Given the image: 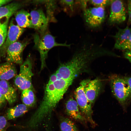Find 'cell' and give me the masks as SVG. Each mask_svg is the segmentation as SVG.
<instances>
[{
	"label": "cell",
	"mask_w": 131,
	"mask_h": 131,
	"mask_svg": "<svg viewBox=\"0 0 131 131\" xmlns=\"http://www.w3.org/2000/svg\"><path fill=\"white\" fill-rule=\"evenodd\" d=\"M73 81L60 79L53 83H47L43 99L28 123L29 129L36 128L50 116Z\"/></svg>",
	"instance_id": "obj_1"
},
{
	"label": "cell",
	"mask_w": 131,
	"mask_h": 131,
	"mask_svg": "<svg viewBox=\"0 0 131 131\" xmlns=\"http://www.w3.org/2000/svg\"><path fill=\"white\" fill-rule=\"evenodd\" d=\"M112 52L93 44L82 46L69 61L61 64L56 71L61 79L74 80L84 72L92 60L99 56L111 55Z\"/></svg>",
	"instance_id": "obj_2"
},
{
	"label": "cell",
	"mask_w": 131,
	"mask_h": 131,
	"mask_svg": "<svg viewBox=\"0 0 131 131\" xmlns=\"http://www.w3.org/2000/svg\"><path fill=\"white\" fill-rule=\"evenodd\" d=\"M34 47L39 52L41 61V71L46 66V60L49 51L53 47L58 46L70 47V44L57 42L55 37L47 31L42 34L37 33L33 35Z\"/></svg>",
	"instance_id": "obj_3"
},
{
	"label": "cell",
	"mask_w": 131,
	"mask_h": 131,
	"mask_svg": "<svg viewBox=\"0 0 131 131\" xmlns=\"http://www.w3.org/2000/svg\"><path fill=\"white\" fill-rule=\"evenodd\" d=\"M110 83L113 95L120 104L124 106L131 98V92L124 77L113 75L110 77Z\"/></svg>",
	"instance_id": "obj_4"
},
{
	"label": "cell",
	"mask_w": 131,
	"mask_h": 131,
	"mask_svg": "<svg viewBox=\"0 0 131 131\" xmlns=\"http://www.w3.org/2000/svg\"><path fill=\"white\" fill-rule=\"evenodd\" d=\"M90 80L86 79L80 82L74 92L75 100L80 111L84 117L93 126L96 124L92 119V104L88 101L84 91V88Z\"/></svg>",
	"instance_id": "obj_5"
},
{
	"label": "cell",
	"mask_w": 131,
	"mask_h": 131,
	"mask_svg": "<svg viewBox=\"0 0 131 131\" xmlns=\"http://www.w3.org/2000/svg\"><path fill=\"white\" fill-rule=\"evenodd\" d=\"M33 75L31 60L27 58L20 66L19 73L15 77L14 83L21 90L27 89L33 90L32 78Z\"/></svg>",
	"instance_id": "obj_6"
},
{
	"label": "cell",
	"mask_w": 131,
	"mask_h": 131,
	"mask_svg": "<svg viewBox=\"0 0 131 131\" xmlns=\"http://www.w3.org/2000/svg\"><path fill=\"white\" fill-rule=\"evenodd\" d=\"M83 17L85 23L89 27L94 28L99 27L106 18L105 8L94 7L84 10Z\"/></svg>",
	"instance_id": "obj_7"
},
{
	"label": "cell",
	"mask_w": 131,
	"mask_h": 131,
	"mask_svg": "<svg viewBox=\"0 0 131 131\" xmlns=\"http://www.w3.org/2000/svg\"><path fill=\"white\" fill-rule=\"evenodd\" d=\"M110 5L108 22L110 25L119 24L124 22L126 18V11L123 1L113 0Z\"/></svg>",
	"instance_id": "obj_8"
},
{
	"label": "cell",
	"mask_w": 131,
	"mask_h": 131,
	"mask_svg": "<svg viewBox=\"0 0 131 131\" xmlns=\"http://www.w3.org/2000/svg\"><path fill=\"white\" fill-rule=\"evenodd\" d=\"M29 43V41L22 42L16 41L9 45L6 51L7 62L22 64L23 63V50Z\"/></svg>",
	"instance_id": "obj_9"
},
{
	"label": "cell",
	"mask_w": 131,
	"mask_h": 131,
	"mask_svg": "<svg viewBox=\"0 0 131 131\" xmlns=\"http://www.w3.org/2000/svg\"><path fill=\"white\" fill-rule=\"evenodd\" d=\"M32 28L36 30L40 34L47 31L49 21L43 10L41 8L32 10L30 13Z\"/></svg>",
	"instance_id": "obj_10"
},
{
	"label": "cell",
	"mask_w": 131,
	"mask_h": 131,
	"mask_svg": "<svg viewBox=\"0 0 131 131\" xmlns=\"http://www.w3.org/2000/svg\"><path fill=\"white\" fill-rule=\"evenodd\" d=\"M24 31V28L16 25L13 20H11L8 27L6 40L1 47L0 52L2 51L6 52L8 47L16 41Z\"/></svg>",
	"instance_id": "obj_11"
},
{
	"label": "cell",
	"mask_w": 131,
	"mask_h": 131,
	"mask_svg": "<svg viewBox=\"0 0 131 131\" xmlns=\"http://www.w3.org/2000/svg\"><path fill=\"white\" fill-rule=\"evenodd\" d=\"M24 4L23 2H13L0 7V26L8 21L10 18Z\"/></svg>",
	"instance_id": "obj_12"
},
{
	"label": "cell",
	"mask_w": 131,
	"mask_h": 131,
	"mask_svg": "<svg viewBox=\"0 0 131 131\" xmlns=\"http://www.w3.org/2000/svg\"><path fill=\"white\" fill-rule=\"evenodd\" d=\"M101 86V81L98 79L90 80L85 85V93L88 101L92 105L94 103L98 96Z\"/></svg>",
	"instance_id": "obj_13"
},
{
	"label": "cell",
	"mask_w": 131,
	"mask_h": 131,
	"mask_svg": "<svg viewBox=\"0 0 131 131\" xmlns=\"http://www.w3.org/2000/svg\"><path fill=\"white\" fill-rule=\"evenodd\" d=\"M65 109L67 114L73 119L83 123L87 121L82 114L76 100L73 98H70L66 102Z\"/></svg>",
	"instance_id": "obj_14"
},
{
	"label": "cell",
	"mask_w": 131,
	"mask_h": 131,
	"mask_svg": "<svg viewBox=\"0 0 131 131\" xmlns=\"http://www.w3.org/2000/svg\"><path fill=\"white\" fill-rule=\"evenodd\" d=\"M0 93L10 105L12 104L17 99L15 89L7 81L0 80Z\"/></svg>",
	"instance_id": "obj_15"
},
{
	"label": "cell",
	"mask_w": 131,
	"mask_h": 131,
	"mask_svg": "<svg viewBox=\"0 0 131 131\" xmlns=\"http://www.w3.org/2000/svg\"><path fill=\"white\" fill-rule=\"evenodd\" d=\"M16 67L13 63L7 62L0 64V80L8 81L17 75Z\"/></svg>",
	"instance_id": "obj_16"
},
{
	"label": "cell",
	"mask_w": 131,
	"mask_h": 131,
	"mask_svg": "<svg viewBox=\"0 0 131 131\" xmlns=\"http://www.w3.org/2000/svg\"><path fill=\"white\" fill-rule=\"evenodd\" d=\"M14 14L15 20L19 26L23 28H32L30 13L24 9H21L17 10Z\"/></svg>",
	"instance_id": "obj_17"
},
{
	"label": "cell",
	"mask_w": 131,
	"mask_h": 131,
	"mask_svg": "<svg viewBox=\"0 0 131 131\" xmlns=\"http://www.w3.org/2000/svg\"><path fill=\"white\" fill-rule=\"evenodd\" d=\"M28 107L23 104L9 108L7 110L5 117L7 120L14 119L27 112L28 110Z\"/></svg>",
	"instance_id": "obj_18"
},
{
	"label": "cell",
	"mask_w": 131,
	"mask_h": 131,
	"mask_svg": "<svg viewBox=\"0 0 131 131\" xmlns=\"http://www.w3.org/2000/svg\"><path fill=\"white\" fill-rule=\"evenodd\" d=\"M117 29V32L113 36L115 41L114 47L123 42L131 36V28L128 26H127L124 28L118 27Z\"/></svg>",
	"instance_id": "obj_19"
},
{
	"label": "cell",
	"mask_w": 131,
	"mask_h": 131,
	"mask_svg": "<svg viewBox=\"0 0 131 131\" xmlns=\"http://www.w3.org/2000/svg\"><path fill=\"white\" fill-rule=\"evenodd\" d=\"M21 97L23 104L28 107H32L35 105L36 97L33 90L27 89L23 90Z\"/></svg>",
	"instance_id": "obj_20"
},
{
	"label": "cell",
	"mask_w": 131,
	"mask_h": 131,
	"mask_svg": "<svg viewBox=\"0 0 131 131\" xmlns=\"http://www.w3.org/2000/svg\"><path fill=\"white\" fill-rule=\"evenodd\" d=\"M60 131H79L73 121L68 118L62 117L60 120Z\"/></svg>",
	"instance_id": "obj_21"
},
{
	"label": "cell",
	"mask_w": 131,
	"mask_h": 131,
	"mask_svg": "<svg viewBox=\"0 0 131 131\" xmlns=\"http://www.w3.org/2000/svg\"><path fill=\"white\" fill-rule=\"evenodd\" d=\"M46 10V16L49 21H55L54 13L56 7V2L54 0H44Z\"/></svg>",
	"instance_id": "obj_22"
},
{
	"label": "cell",
	"mask_w": 131,
	"mask_h": 131,
	"mask_svg": "<svg viewBox=\"0 0 131 131\" xmlns=\"http://www.w3.org/2000/svg\"><path fill=\"white\" fill-rule=\"evenodd\" d=\"M8 22L0 26V54L1 47L4 43L7 36L8 27Z\"/></svg>",
	"instance_id": "obj_23"
},
{
	"label": "cell",
	"mask_w": 131,
	"mask_h": 131,
	"mask_svg": "<svg viewBox=\"0 0 131 131\" xmlns=\"http://www.w3.org/2000/svg\"><path fill=\"white\" fill-rule=\"evenodd\" d=\"M113 1L110 0H88V2L96 7H104L108 5H110Z\"/></svg>",
	"instance_id": "obj_24"
},
{
	"label": "cell",
	"mask_w": 131,
	"mask_h": 131,
	"mask_svg": "<svg viewBox=\"0 0 131 131\" xmlns=\"http://www.w3.org/2000/svg\"><path fill=\"white\" fill-rule=\"evenodd\" d=\"M114 47L123 51L131 49V36L124 42Z\"/></svg>",
	"instance_id": "obj_25"
},
{
	"label": "cell",
	"mask_w": 131,
	"mask_h": 131,
	"mask_svg": "<svg viewBox=\"0 0 131 131\" xmlns=\"http://www.w3.org/2000/svg\"><path fill=\"white\" fill-rule=\"evenodd\" d=\"M60 2L62 5L69 8L72 11H73L74 5L75 2L74 0H62L60 1Z\"/></svg>",
	"instance_id": "obj_26"
},
{
	"label": "cell",
	"mask_w": 131,
	"mask_h": 131,
	"mask_svg": "<svg viewBox=\"0 0 131 131\" xmlns=\"http://www.w3.org/2000/svg\"><path fill=\"white\" fill-rule=\"evenodd\" d=\"M7 120L5 116H0V131H3L7 126Z\"/></svg>",
	"instance_id": "obj_27"
},
{
	"label": "cell",
	"mask_w": 131,
	"mask_h": 131,
	"mask_svg": "<svg viewBox=\"0 0 131 131\" xmlns=\"http://www.w3.org/2000/svg\"><path fill=\"white\" fill-rule=\"evenodd\" d=\"M127 10L128 15V24H131V0L127 1Z\"/></svg>",
	"instance_id": "obj_28"
},
{
	"label": "cell",
	"mask_w": 131,
	"mask_h": 131,
	"mask_svg": "<svg viewBox=\"0 0 131 131\" xmlns=\"http://www.w3.org/2000/svg\"><path fill=\"white\" fill-rule=\"evenodd\" d=\"M124 57L131 63V49L123 51Z\"/></svg>",
	"instance_id": "obj_29"
},
{
	"label": "cell",
	"mask_w": 131,
	"mask_h": 131,
	"mask_svg": "<svg viewBox=\"0 0 131 131\" xmlns=\"http://www.w3.org/2000/svg\"><path fill=\"white\" fill-rule=\"evenodd\" d=\"M58 79H58L57 75L55 73L51 75L48 83H53Z\"/></svg>",
	"instance_id": "obj_30"
},
{
	"label": "cell",
	"mask_w": 131,
	"mask_h": 131,
	"mask_svg": "<svg viewBox=\"0 0 131 131\" xmlns=\"http://www.w3.org/2000/svg\"><path fill=\"white\" fill-rule=\"evenodd\" d=\"M127 83L131 92V76L124 77Z\"/></svg>",
	"instance_id": "obj_31"
},
{
	"label": "cell",
	"mask_w": 131,
	"mask_h": 131,
	"mask_svg": "<svg viewBox=\"0 0 131 131\" xmlns=\"http://www.w3.org/2000/svg\"><path fill=\"white\" fill-rule=\"evenodd\" d=\"M12 1L10 0H0V7Z\"/></svg>",
	"instance_id": "obj_32"
},
{
	"label": "cell",
	"mask_w": 131,
	"mask_h": 131,
	"mask_svg": "<svg viewBox=\"0 0 131 131\" xmlns=\"http://www.w3.org/2000/svg\"><path fill=\"white\" fill-rule=\"evenodd\" d=\"M6 101L4 97L0 93V104L3 105L5 102Z\"/></svg>",
	"instance_id": "obj_33"
},
{
	"label": "cell",
	"mask_w": 131,
	"mask_h": 131,
	"mask_svg": "<svg viewBox=\"0 0 131 131\" xmlns=\"http://www.w3.org/2000/svg\"><path fill=\"white\" fill-rule=\"evenodd\" d=\"M2 104H0V108L2 106Z\"/></svg>",
	"instance_id": "obj_34"
},
{
	"label": "cell",
	"mask_w": 131,
	"mask_h": 131,
	"mask_svg": "<svg viewBox=\"0 0 131 131\" xmlns=\"http://www.w3.org/2000/svg\"></svg>",
	"instance_id": "obj_35"
}]
</instances>
